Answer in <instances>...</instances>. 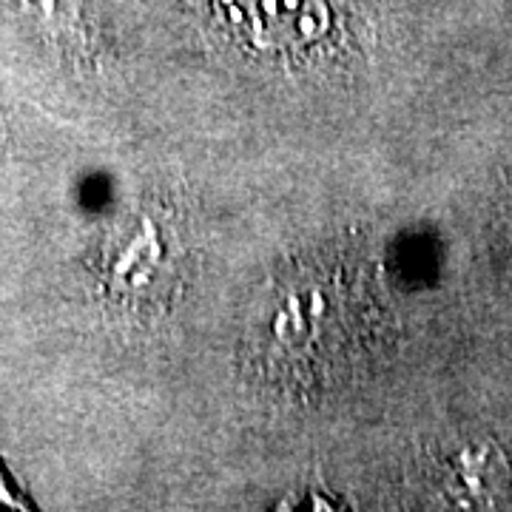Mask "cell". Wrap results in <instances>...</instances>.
Masks as SVG:
<instances>
[{"label": "cell", "instance_id": "1", "mask_svg": "<svg viewBox=\"0 0 512 512\" xmlns=\"http://www.w3.org/2000/svg\"><path fill=\"white\" fill-rule=\"evenodd\" d=\"M362 296L330 274H296L279 282L256 313L259 359L293 382L328 379L359 353Z\"/></svg>", "mask_w": 512, "mask_h": 512}, {"label": "cell", "instance_id": "2", "mask_svg": "<svg viewBox=\"0 0 512 512\" xmlns=\"http://www.w3.org/2000/svg\"><path fill=\"white\" fill-rule=\"evenodd\" d=\"M450 478H453V495L456 498H470L473 504H484L501 493L507 484V470L504 458L495 450H461L450 461Z\"/></svg>", "mask_w": 512, "mask_h": 512}, {"label": "cell", "instance_id": "3", "mask_svg": "<svg viewBox=\"0 0 512 512\" xmlns=\"http://www.w3.org/2000/svg\"><path fill=\"white\" fill-rule=\"evenodd\" d=\"M3 137H6V131H3V120H0V148H3Z\"/></svg>", "mask_w": 512, "mask_h": 512}]
</instances>
